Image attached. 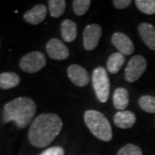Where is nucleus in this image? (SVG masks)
<instances>
[{
    "label": "nucleus",
    "mask_w": 155,
    "mask_h": 155,
    "mask_svg": "<svg viewBox=\"0 0 155 155\" xmlns=\"http://www.w3.org/2000/svg\"><path fill=\"white\" fill-rule=\"evenodd\" d=\"M63 122L55 114H41L34 120L29 130V142L36 147H46L61 133Z\"/></svg>",
    "instance_id": "f257e3e1"
},
{
    "label": "nucleus",
    "mask_w": 155,
    "mask_h": 155,
    "mask_svg": "<svg viewBox=\"0 0 155 155\" xmlns=\"http://www.w3.org/2000/svg\"><path fill=\"white\" fill-rule=\"evenodd\" d=\"M36 112V104L29 97H22L6 104L3 118L5 122H13L20 128H24L33 120Z\"/></svg>",
    "instance_id": "f03ea898"
},
{
    "label": "nucleus",
    "mask_w": 155,
    "mask_h": 155,
    "mask_svg": "<svg viewBox=\"0 0 155 155\" xmlns=\"http://www.w3.org/2000/svg\"><path fill=\"white\" fill-rule=\"evenodd\" d=\"M84 119L89 130L97 138L104 141H110L112 139L110 123L104 114L99 111L89 110L85 111Z\"/></svg>",
    "instance_id": "7ed1b4c3"
},
{
    "label": "nucleus",
    "mask_w": 155,
    "mask_h": 155,
    "mask_svg": "<svg viewBox=\"0 0 155 155\" xmlns=\"http://www.w3.org/2000/svg\"><path fill=\"white\" fill-rule=\"evenodd\" d=\"M92 84L95 93L101 103H106L110 96V78L106 69L103 67H97L92 73Z\"/></svg>",
    "instance_id": "20e7f679"
},
{
    "label": "nucleus",
    "mask_w": 155,
    "mask_h": 155,
    "mask_svg": "<svg viewBox=\"0 0 155 155\" xmlns=\"http://www.w3.org/2000/svg\"><path fill=\"white\" fill-rule=\"evenodd\" d=\"M46 62L44 54L39 51H34L22 56L19 62V66L24 72L35 73L45 67Z\"/></svg>",
    "instance_id": "39448f33"
},
{
    "label": "nucleus",
    "mask_w": 155,
    "mask_h": 155,
    "mask_svg": "<svg viewBox=\"0 0 155 155\" xmlns=\"http://www.w3.org/2000/svg\"><path fill=\"white\" fill-rule=\"evenodd\" d=\"M147 67V62L143 56L135 55L127 62L124 72V78L128 83L137 81L143 74Z\"/></svg>",
    "instance_id": "423d86ee"
},
{
    "label": "nucleus",
    "mask_w": 155,
    "mask_h": 155,
    "mask_svg": "<svg viewBox=\"0 0 155 155\" xmlns=\"http://www.w3.org/2000/svg\"><path fill=\"white\" fill-rule=\"evenodd\" d=\"M102 28L98 24H89L83 33V44L84 49L87 51L94 50L99 43L102 36Z\"/></svg>",
    "instance_id": "0eeeda50"
},
{
    "label": "nucleus",
    "mask_w": 155,
    "mask_h": 155,
    "mask_svg": "<svg viewBox=\"0 0 155 155\" xmlns=\"http://www.w3.org/2000/svg\"><path fill=\"white\" fill-rule=\"evenodd\" d=\"M47 53L51 59L57 61L66 60L69 56V50L61 40L53 38L48 41L46 46Z\"/></svg>",
    "instance_id": "6e6552de"
},
{
    "label": "nucleus",
    "mask_w": 155,
    "mask_h": 155,
    "mask_svg": "<svg viewBox=\"0 0 155 155\" xmlns=\"http://www.w3.org/2000/svg\"><path fill=\"white\" fill-rule=\"evenodd\" d=\"M67 75L75 85L84 87L90 82V75L83 67L73 64L67 68Z\"/></svg>",
    "instance_id": "1a4fd4ad"
},
{
    "label": "nucleus",
    "mask_w": 155,
    "mask_h": 155,
    "mask_svg": "<svg viewBox=\"0 0 155 155\" xmlns=\"http://www.w3.org/2000/svg\"><path fill=\"white\" fill-rule=\"evenodd\" d=\"M111 42L119 53L123 55H130L134 50L133 41L125 34L116 32L111 37Z\"/></svg>",
    "instance_id": "9d476101"
},
{
    "label": "nucleus",
    "mask_w": 155,
    "mask_h": 155,
    "mask_svg": "<svg viewBox=\"0 0 155 155\" xmlns=\"http://www.w3.org/2000/svg\"><path fill=\"white\" fill-rule=\"evenodd\" d=\"M48 9L45 5H37L28 11L23 16L24 20L32 25H37L44 21Z\"/></svg>",
    "instance_id": "9b49d317"
},
{
    "label": "nucleus",
    "mask_w": 155,
    "mask_h": 155,
    "mask_svg": "<svg viewBox=\"0 0 155 155\" xmlns=\"http://www.w3.org/2000/svg\"><path fill=\"white\" fill-rule=\"evenodd\" d=\"M138 31L144 43L151 50L155 51V27L148 22H142L139 25Z\"/></svg>",
    "instance_id": "f8f14e48"
},
{
    "label": "nucleus",
    "mask_w": 155,
    "mask_h": 155,
    "mask_svg": "<svg viewBox=\"0 0 155 155\" xmlns=\"http://www.w3.org/2000/svg\"><path fill=\"white\" fill-rule=\"evenodd\" d=\"M136 121V116L132 111L122 110L118 111L114 116V122L116 127L126 129L134 126Z\"/></svg>",
    "instance_id": "ddd939ff"
},
{
    "label": "nucleus",
    "mask_w": 155,
    "mask_h": 155,
    "mask_svg": "<svg viewBox=\"0 0 155 155\" xmlns=\"http://www.w3.org/2000/svg\"><path fill=\"white\" fill-rule=\"evenodd\" d=\"M129 103V93L124 87L116 89L113 95V104L116 110L119 111L125 110Z\"/></svg>",
    "instance_id": "4468645a"
},
{
    "label": "nucleus",
    "mask_w": 155,
    "mask_h": 155,
    "mask_svg": "<svg viewBox=\"0 0 155 155\" xmlns=\"http://www.w3.org/2000/svg\"><path fill=\"white\" fill-rule=\"evenodd\" d=\"M61 36L66 42H72L77 37V24L72 20L66 19L61 22Z\"/></svg>",
    "instance_id": "2eb2a0df"
},
{
    "label": "nucleus",
    "mask_w": 155,
    "mask_h": 155,
    "mask_svg": "<svg viewBox=\"0 0 155 155\" xmlns=\"http://www.w3.org/2000/svg\"><path fill=\"white\" fill-rule=\"evenodd\" d=\"M20 84V77L16 72H6L0 73V88L9 90Z\"/></svg>",
    "instance_id": "dca6fc26"
},
{
    "label": "nucleus",
    "mask_w": 155,
    "mask_h": 155,
    "mask_svg": "<svg viewBox=\"0 0 155 155\" xmlns=\"http://www.w3.org/2000/svg\"><path fill=\"white\" fill-rule=\"evenodd\" d=\"M125 61V55H123L121 53L116 52L112 54L107 61V70L112 74L117 73L124 65Z\"/></svg>",
    "instance_id": "f3484780"
},
{
    "label": "nucleus",
    "mask_w": 155,
    "mask_h": 155,
    "mask_svg": "<svg viewBox=\"0 0 155 155\" xmlns=\"http://www.w3.org/2000/svg\"><path fill=\"white\" fill-rule=\"evenodd\" d=\"M66 6H67V2L65 0H49L48 8H49L50 15L55 18L60 17L64 14Z\"/></svg>",
    "instance_id": "a211bd4d"
},
{
    "label": "nucleus",
    "mask_w": 155,
    "mask_h": 155,
    "mask_svg": "<svg viewBox=\"0 0 155 155\" xmlns=\"http://www.w3.org/2000/svg\"><path fill=\"white\" fill-rule=\"evenodd\" d=\"M140 107L147 113H155V97L144 95L139 98Z\"/></svg>",
    "instance_id": "6ab92c4d"
},
{
    "label": "nucleus",
    "mask_w": 155,
    "mask_h": 155,
    "mask_svg": "<svg viewBox=\"0 0 155 155\" xmlns=\"http://www.w3.org/2000/svg\"><path fill=\"white\" fill-rule=\"evenodd\" d=\"M134 3L142 13L147 15L155 14V0H136Z\"/></svg>",
    "instance_id": "aec40b11"
},
{
    "label": "nucleus",
    "mask_w": 155,
    "mask_h": 155,
    "mask_svg": "<svg viewBox=\"0 0 155 155\" xmlns=\"http://www.w3.org/2000/svg\"><path fill=\"white\" fill-rule=\"evenodd\" d=\"M91 4L90 0H74L72 2L73 11L78 16H83L88 11Z\"/></svg>",
    "instance_id": "412c9836"
},
{
    "label": "nucleus",
    "mask_w": 155,
    "mask_h": 155,
    "mask_svg": "<svg viewBox=\"0 0 155 155\" xmlns=\"http://www.w3.org/2000/svg\"><path fill=\"white\" fill-rule=\"evenodd\" d=\"M117 155H143V153L138 146L134 144H127L118 151Z\"/></svg>",
    "instance_id": "4be33fe9"
},
{
    "label": "nucleus",
    "mask_w": 155,
    "mask_h": 155,
    "mask_svg": "<svg viewBox=\"0 0 155 155\" xmlns=\"http://www.w3.org/2000/svg\"><path fill=\"white\" fill-rule=\"evenodd\" d=\"M64 149L61 147H53L48 149L45 150L40 155H64Z\"/></svg>",
    "instance_id": "5701e85b"
},
{
    "label": "nucleus",
    "mask_w": 155,
    "mask_h": 155,
    "mask_svg": "<svg viewBox=\"0 0 155 155\" xmlns=\"http://www.w3.org/2000/svg\"><path fill=\"white\" fill-rule=\"evenodd\" d=\"M112 3L116 9L122 10V9H125V8L128 7L131 5L132 2L130 0H114Z\"/></svg>",
    "instance_id": "b1692460"
},
{
    "label": "nucleus",
    "mask_w": 155,
    "mask_h": 155,
    "mask_svg": "<svg viewBox=\"0 0 155 155\" xmlns=\"http://www.w3.org/2000/svg\"><path fill=\"white\" fill-rule=\"evenodd\" d=\"M0 46H1V40H0Z\"/></svg>",
    "instance_id": "393cba45"
}]
</instances>
